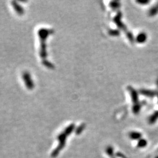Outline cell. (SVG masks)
<instances>
[{"instance_id":"6da1fadb","label":"cell","mask_w":158,"mask_h":158,"mask_svg":"<svg viewBox=\"0 0 158 158\" xmlns=\"http://www.w3.org/2000/svg\"><path fill=\"white\" fill-rule=\"evenodd\" d=\"M58 139L59 141V145H58V146L55 149V150L52 152V157H56L59 153H60V152L61 151V150L64 147L65 144H66V135L64 133H62L60 134L59 136H58Z\"/></svg>"},{"instance_id":"7a4b0ae2","label":"cell","mask_w":158,"mask_h":158,"mask_svg":"<svg viewBox=\"0 0 158 158\" xmlns=\"http://www.w3.org/2000/svg\"><path fill=\"white\" fill-rule=\"evenodd\" d=\"M130 91L132 96V100L133 102L134 103L135 105L138 104V94L137 91L133 88H131V87L130 88Z\"/></svg>"},{"instance_id":"3957f363","label":"cell","mask_w":158,"mask_h":158,"mask_svg":"<svg viewBox=\"0 0 158 158\" xmlns=\"http://www.w3.org/2000/svg\"><path fill=\"white\" fill-rule=\"evenodd\" d=\"M121 14L120 12L118 13V15L115 17L114 18V21L115 22V23L117 24V25L119 26L120 28H122V29H125L124 24L121 23Z\"/></svg>"},{"instance_id":"277c9868","label":"cell","mask_w":158,"mask_h":158,"mask_svg":"<svg viewBox=\"0 0 158 158\" xmlns=\"http://www.w3.org/2000/svg\"><path fill=\"white\" fill-rule=\"evenodd\" d=\"M146 37H147V36L145 33H143V32L139 34L138 36H137V41L139 43H143L146 41Z\"/></svg>"},{"instance_id":"5b68a950","label":"cell","mask_w":158,"mask_h":158,"mask_svg":"<svg viewBox=\"0 0 158 158\" xmlns=\"http://www.w3.org/2000/svg\"><path fill=\"white\" fill-rule=\"evenodd\" d=\"M157 12H158V4H157V6L153 7L152 9L150 10L149 14L150 16H153L156 15Z\"/></svg>"},{"instance_id":"8992f818","label":"cell","mask_w":158,"mask_h":158,"mask_svg":"<svg viewBox=\"0 0 158 158\" xmlns=\"http://www.w3.org/2000/svg\"><path fill=\"white\" fill-rule=\"evenodd\" d=\"M141 94L143 95L146 96H149V97H152L155 95V93L153 92L152 91L150 90H142L141 91Z\"/></svg>"},{"instance_id":"52a82bcc","label":"cell","mask_w":158,"mask_h":158,"mask_svg":"<svg viewBox=\"0 0 158 158\" xmlns=\"http://www.w3.org/2000/svg\"><path fill=\"white\" fill-rule=\"evenodd\" d=\"M158 118V111L155 112L152 115V116L150 118L149 120V122L150 123H154V121H155V120H156Z\"/></svg>"},{"instance_id":"ba28073f","label":"cell","mask_w":158,"mask_h":158,"mask_svg":"<svg viewBox=\"0 0 158 158\" xmlns=\"http://www.w3.org/2000/svg\"><path fill=\"white\" fill-rule=\"evenodd\" d=\"M74 125L73 124L70 125L69 127H68L66 130H65V132H64V134L66 135H69L73 130L74 129Z\"/></svg>"},{"instance_id":"9c48e42d","label":"cell","mask_w":158,"mask_h":158,"mask_svg":"<svg viewBox=\"0 0 158 158\" xmlns=\"http://www.w3.org/2000/svg\"><path fill=\"white\" fill-rule=\"evenodd\" d=\"M110 6L112 7V8H118V7H120V3H118V1H112L110 3Z\"/></svg>"},{"instance_id":"30bf717a","label":"cell","mask_w":158,"mask_h":158,"mask_svg":"<svg viewBox=\"0 0 158 158\" xmlns=\"http://www.w3.org/2000/svg\"><path fill=\"white\" fill-rule=\"evenodd\" d=\"M109 34L111 35L116 36V35H118L120 34V32L117 30H111L109 32Z\"/></svg>"},{"instance_id":"8fae6325","label":"cell","mask_w":158,"mask_h":158,"mask_svg":"<svg viewBox=\"0 0 158 158\" xmlns=\"http://www.w3.org/2000/svg\"><path fill=\"white\" fill-rule=\"evenodd\" d=\"M140 135H139V133H137V132H132L131 134V137H132V138H139L140 136H139Z\"/></svg>"},{"instance_id":"7c38bea8","label":"cell","mask_w":158,"mask_h":158,"mask_svg":"<svg viewBox=\"0 0 158 158\" xmlns=\"http://www.w3.org/2000/svg\"><path fill=\"white\" fill-rule=\"evenodd\" d=\"M138 3L139 4H148V3H149V1H138Z\"/></svg>"}]
</instances>
